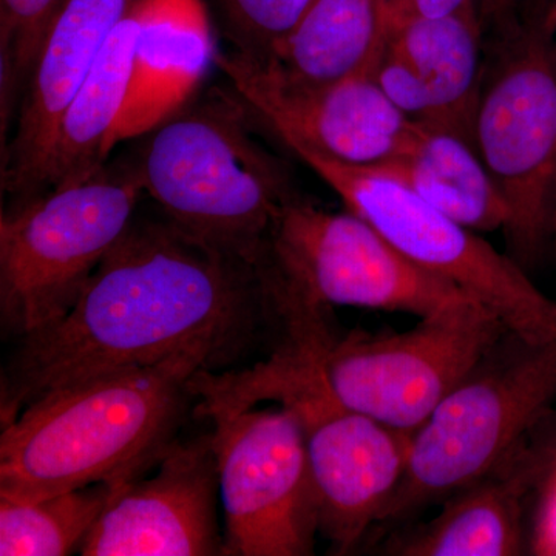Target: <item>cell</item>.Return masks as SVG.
Returning a JSON list of instances; mask_svg holds the SVG:
<instances>
[{
    "instance_id": "15",
    "label": "cell",
    "mask_w": 556,
    "mask_h": 556,
    "mask_svg": "<svg viewBox=\"0 0 556 556\" xmlns=\"http://www.w3.org/2000/svg\"><path fill=\"white\" fill-rule=\"evenodd\" d=\"M556 470V442L536 428L503 463L444 501L438 517L401 529L386 554L514 556L526 551L527 507Z\"/></svg>"
},
{
    "instance_id": "4",
    "label": "cell",
    "mask_w": 556,
    "mask_h": 556,
    "mask_svg": "<svg viewBox=\"0 0 556 556\" xmlns=\"http://www.w3.org/2000/svg\"><path fill=\"white\" fill-rule=\"evenodd\" d=\"M325 353L283 343L266 361L243 369L248 404L278 402L305 431L318 500L320 533L339 554L356 548L378 525L407 468L413 434L343 404L327 379Z\"/></svg>"
},
{
    "instance_id": "20",
    "label": "cell",
    "mask_w": 556,
    "mask_h": 556,
    "mask_svg": "<svg viewBox=\"0 0 556 556\" xmlns=\"http://www.w3.org/2000/svg\"><path fill=\"white\" fill-rule=\"evenodd\" d=\"M380 47L378 0H311L294 30L263 64L294 83H332L369 72Z\"/></svg>"
},
{
    "instance_id": "23",
    "label": "cell",
    "mask_w": 556,
    "mask_h": 556,
    "mask_svg": "<svg viewBox=\"0 0 556 556\" xmlns=\"http://www.w3.org/2000/svg\"><path fill=\"white\" fill-rule=\"evenodd\" d=\"M311 0H222L236 51L266 62L294 30Z\"/></svg>"
},
{
    "instance_id": "22",
    "label": "cell",
    "mask_w": 556,
    "mask_h": 556,
    "mask_svg": "<svg viewBox=\"0 0 556 556\" xmlns=\"http://www.w3.org/2000/svg\"><path fill=\"white\" fill-rule=\"evenodd\" d=\"M65 0H0L2 126L17 108L43 38Z\"/></svg>"
},
{
    "instance_id": "28",
    "label": "cell",
    "mask_w": 556,
    "mask_h": 556,
    "mask_svg": "<svg viewBox=\"0 0 556 556\" xmlns=\"http://www.w3.org/2000/svg\"><path fill=\"white\" fill-rule=\"evenodd\" d=\"M543 3L544 14H546V20L548 27H551L552 35H554L556 42V0H541Z\"/></svg>"
},
{
    "instance_id": "29",
    "label": "cell",
    "mask_w": 556,
    "mask_h": 556,
    "mask_svg": "<svg viewBox=\"0 0 556 556\" xmlns=\"http://www.w3.org/2000/svg\"><path fill=\"white\" fill-rule=\"evenodd\" d=\"M551 244H554L555 248V255H556V218H555V225H554V232H552V241Z\"/></svg>"
},
{
    "instance_id": "19",
    "label": "cell",
    "mask_w": 556,
    "mask_h": 556,
    "mask_svg": "<svg viewBox=\"0 0 556 556\" xmlns=\"http://www.w3.org/2000/svg\"><path fill=\"white\" fill-rule=\"evenodd\" d=\"M482 33L478 10L444 16L413 14L383 43L401 53L426 83L439 127L471 142L484 76Z\"/></svg>"
},
{
    "instance_id": "11",
    "label": "cell",
    "mask_w": 556,
    "mask_h": 556,
    "mask_svg": "<svg viewBox=\"0 0 556 556\" xmlns=\"http://www.w3.org/2000/svg\"><path fill=\"white\" fill-rule=\"evenodd\" d=\"M269 252L306 298L327 308L354 306L420 318L470 298L405 257L353 212L325 211L300 193L281 208Z\"/></svg>"
},
{
    "instance_id": "5",
    "label": "cell",
    "mask_w": 556,
    "mask_h": 556,
    "mask_svg": "<svg viewBox=\"0 0 556 556\" xmlns=\"http://www.w3.org/2000/svg\"><path fill=\"white\" fill-rule=\"evenodd\" d=\"M555 401L556 340L507 334L416 428L379 525H401L484 477L543 426Z\"/></svg>"
},
{
    "instance_id": "25",
    "label": "cell",
    "mask_w": 556,
    "mask_h": 556,
    "mask_svg": "<svg viewBox=\"0 0 556 556\" xmlns=\"http://www.w3.org/2000/svg\"><path fill=\"white\" fill-rule=\"evenodd\" d=\"M529 0H478V14L482 30H493L517 20L519 11Z\"/></svg>"
},
{
    "instance_id": "21",
    "label": "cell",
    "mask_w": 556,
    "mask_h": 556,
    "mask_svg": "<svg viewBox=\"0 0 556 556\" xmlns=\"http://www.w3.org/2000/svg\"><path fill=\"white\" fill-rule=\"evenodd\" d=\"M124 485L100 482L33 501L0 497V555L64 556L80 551Z\"/></svg>"
},
{
    "instance_id": "9",
    "label": "cell",
    "mask_w": 556,
    "mask_h": 556,
    "mask_svg": "<svg viewBox=\"0 0 556 556\" xmlns=\"http://www.w3.org/2000/svg\"><path fill=\"white\" fill-rule=\"evenodd\" d=\"M507 334L492 309L466 298L399 334L336 336L325 353V372L346 407L416 430Z\"/></svg>"
},
{
    "instance_id": "24",
    "label": "cell",
    "mask_w": 556,
    "mask_h": 556,
    "mask_svg": "<svg viewBox=\"0 0 556 556\" xmlns=\"http://www.w3.org/2000/svg\"><path fill=\"white\" fill-rule=\"evenodd\" d=\"M383 94L413 123L439 127L433 97L413 65L391 47H383L369 70Z\"/></svg>"
},
{
    "instance_id": "18",
    "label": "cell",
    "mask_w": 556,
    "mask_h": 556,
    "mask_svg": "<svg viewBox=\"0 0 556 556\" xmlns=\"http://www.w3.org/2000/svg\"><path fill=\"white\" fill-rule=\"evenodd\" d=\"M372 170L407 186L431 206L475 232L506 228L508 207L473 142L424 126L415 144Z\"/></svg>"
},
{
    "instance_id": "27",
    "label": "cell",
    "mask_w": 556,
    "mask_h": 556,
    "mask_svg": "<svg viewBox=\"0 0 556 556\" xmlns=\"http://www.w3.org/2000/svg\"><path fill=\"white\" fill-rule=\"evenodd\" d=\"M468 10H478V0H412L413 14L419 16H444Z\"/></svg>"
},
{
    "instance_id": "16",
    "label": "cell",
    "mask_w": 556,
    "mask_h": 556,
    "mask_svg": "<svg viewBox=\"0 0 556 556\" xmlns=\"http://www.w3.org/2000/svg\"><path fill=\"white\" fill-rule=\"evenodd\" d=\"M215 54L201 0H149L118 124V142L149 134L185 108Z\"/></svg>"
},
{
    "instance_id": "17",
    "label": "cell",
    "mask_w": 556,
    "mask_h": 556,
    "mask_svg": "<svg viewBox=\"0 0 556 556\" xmlns=\"http://www.w3.org/2000/svg\"><path fill=\"white\" fill-rule=\"evenodd\" d=\"M148 13L149 0H141L102 47L62 116L40 174L39 195L93 177L118 144V124Z\"/></svg>"
},
{
    "instance_id": "7",
    "label": "cell",
    "mask_w": 556,
    "mask_h": 556,
    "mask_svg": "<svg viewBox=\"0 0 556 556\" xmlns=\"http://www.w3.org/2000/svg\"><path fill=\"white\" fill-rule=\"evenodd\" d=\"M141 179L130 164L102 166L78 185L14 204L0 219V316L17 339L49 327L134 223Z\"/></svg>"
},
{
    "instance_id": "10",
    "label": "cell",
    "mask_w": 556,
    "mask_h": 556,
    "mask_svg": "<svg viewBox=\"0 0 556 556\" xmlns=\"http://www.w3.org/2000/svg\"><path fill=\"white\" fill-rule=\"evenodd\" d=\"M199 416L214 426L225 555H313L318 500L298 415L254 405Z\"/></svg>"
},
{
    "instance_id": "13",
    "label": "cell",
    "mask_w": 556,
    "mask_h": 556,
    "mask_svg": "<svg viewBox=\"0 0 556 556\" xmlns=\"http://www.w3.org/2000/svg\"><path fill=\"white\" fill-rule=\"evenodd\" d=\"M155 475L124 485L80 547L84 556L225 555L215 500L218 467L212 433L174 441Z\"/></svg>"
},
{
    "instance_id": "3",
    "label": "cell",
    "mask_w": 556,
    "mask_h": 556,
    "mask_svg": "<svg viewBox=\"0 0 556 556\" xmlns=\"http://www.w3.org/2000/svg\"><path fill=\"white\" fill-rule=\"evenodd\" d=\"M248 115L236 91H211L150 130L134 164L174 225L257 266L281 208L299 192Z\"/></svg>"
},
{
    "instance_id": "1",
    "label": "cell",
    "mask_w": 556,
    "mask_h": 556,
    "mask_svg": "<svg viewBox=\"0 0 556 556\" xmlns=\"http://www.w3.org/2000/svg\"><path fill=\"white\" fill-rule=\"evenodd\" d=\"M276 311L258 265L167 222L131 223L61 318L20 340L2 424L43 394L193 348L232 361Z\"/></svg>"
},
{
    "instance_id": "2",
    "label": "cell",
    "mask_w": 556,
    "mask_h": 556,
    "mask_svg": "<svg viewBox=\"0 0 556 556\" xmlns=\"http://www.w3.org/2000/svg\"><path fill=\"white\" fill-rule=\"evenodd\" d=\"M228 362L193 348L43 394L2 424L0 497L40 500L142 477L174 442L197 372Z\"/></svg>"
},
{
    "instance_id": "6",
    "label": "cell",
    "mask_w": 556,
    "mask_h": 556,
    "mask_svg": "<svg viewBox=\"0 0 556 556\" xmlns=\"http://www.w3.org/2000/svg\"><path fill=\"white\" fill-rule=\"evenodd\" d=\"M500 31L473 142L507 203L508 255L527 270L551 247L556 218V42L541 0Z\"/></svg>"
},
{
    "instance_id": "14",
    "label": "cell",
    "mask_w": 556,
    "mask_h": 556,
    "mask_svg": "<svg viewBox=\"0 0 556 556\" xmlns=\"http://www.w3.org/2000/svg\"><path fill=\"white\" fill-rule=\"evenodd\" d=\"M141 0H65L43 38L20 102L16 134L3 152L2 188L39 195L40 174L62 116L109 36Z\"/></svg>"
},
{
    "instance_id": "8",
    "label": "cell",
    "mask_w": 556,
    "mask_h": 556,
    "mask_svg": "<svg viewBox=\"0 0 556 556\" xmlns=\"http://www.w3.org/2000/svg\"><path fill=\"white\" fill-rule=\"evenodd\" d=\"M287 146L338 193L348 211L417 266L492 309L511 334L532 345L556 340V300L535 287L517 260L396 179L299 142Z\"/></svg>"
},
{
    "instance_id": "26",
    "label": "cell",
    "mask_w": 556,
    "mask_h": 556,
    "mask_svg": "<svg viewBox=\"0 0 556 556\" xmlns=\"http://www.w3.org/2000/svg\"><path fill=\"white\" fill-rule=\"evenodd\" d=\"M380 28H382V47L388 36L396 31L412 16V0H378Z\"/></svg>"
},
{
    "instance_id": "12",
    "label": "cell",
    "mask_w": 556,
    "mask_h": 556,
    "mask_svg": "<svg viewBox=\"0 0 556 556\" xmlns=\"http://www.w3.org/2000/svg\"><path fill=\"white\" fill-rule=\"evenodd\" d=\"M215 64L285 144L299 142L343 163L371 167L407 152L422 131V124L394 108L369 72L302 84L236 50L215 54Z\"/></svg>"
}]
</instances>
